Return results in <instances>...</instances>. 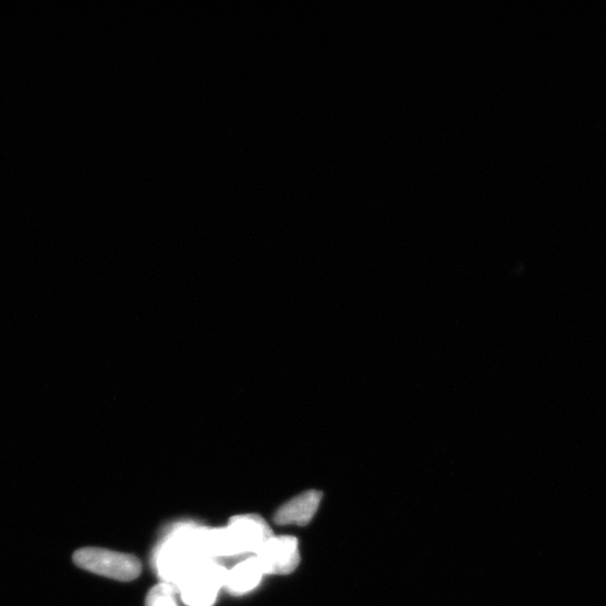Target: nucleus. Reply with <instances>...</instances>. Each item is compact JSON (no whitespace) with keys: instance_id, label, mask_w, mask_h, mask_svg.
Here are the masks:
<instances>
[{"instance_id":"423d86ee","label":"nucleus","mask_w":606,"mask_h":606,"mask_svg":"<svg viewBox=\"0 0 606 606\" xmlns=\"http://www.w3.org/2000/svg\"><path fill=\"white\" fill-rule=\"evenodd\" d=\"M177 589L169 583H159L152 587L146 595L145 606H179L176 595Z\"/></svg>"},{"instance_id":"20e7f679","label":"nucleus","mask_w":606,"mask_h":606,"mask_svg":"<svg viewBox=\"0 0 606 606\" xmlns=\"http://www.w3.org/2000/svg\"><path fill=\"white\" fill-rule=\"evenodd\" d=\"M228 530H231L234 539H238V544H242L246 550L254 549L255 552L265 541L273 537V532L268 523L256 514L232 518Z\"/></svg>"},{"instance_id":"f257e3e1","label":"nucleus","mask_w":606,"mask_h":606,"mask_svg":"<svg viewBox=\"0 0 606 606\" xmlns=\"http://www.w3.org/2000/svg\"><path fill=\"white\" fill-rule=\"evenodd\" d=\"M73 563L87 572L119 582H132L142 574L139 558L104 548H81L73 554Z\"/></svg>"},{"instance_id":"39448f33","label":"nucleus","mask_w":606,"mask_h":606,"mask_svg":"<svg viewBox=\"0 0 606 606\" xmlns=\"http://www.w3.org/2000/svg\"><path fill=\"white\" fill-rule=\"evenodd\" d=\"M263 574L257 558H251L238 565L228 576V585L235 592H245L253 589Z\"/></svg>"},{"instance_id":"7ed1b4c3","label":"nucleus","mask_w":606,"mask_h":606,"mask_svg":"<svg viewBox=\"0 0 606 606\" xmlns=\"http://www.w3.org/2000/svg\"><path fill=\"white\" fill-rule=\"evenodd\" d=\"M323 493L310 490L303 492L298 497L293 498L275 512L273 521L277 526H299L309 525L319 508Z\"/></svg>"},{"instance_id":"f03ea898","label":"nucleus","mask_w":606,"mask_h":606,"mask_svg":"<svg viewBox=\"0 0 606 606\" xmlns=\"http://www.w3.org/2000/svg\"><path fill=\"white\" fill-rule=\"evenodd\" d=\"M263 574L289 575L300 564L299 541L296 537H271L257 550Z\"/></svg>"}]
</instances>
